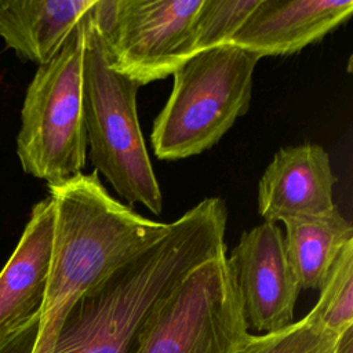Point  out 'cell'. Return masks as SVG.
<instances>
[{"label":"cell","mask_w":353,"mask_h":353,"mask_svg":"<svg viewBox=\"0 0 353 353\" xmlns=\"http://www.w3.org/2000/svg\"><path fill=\"white\" fill-rule=\"evenodd\" d=\"M334 353H353V327L341 335Z\"/></svg>","instance_id":"16"},{"label":"cell","mask_w":353,"mask_h":353,"mask_svg":"<svg viewBox=\"0 0 353 353\" xmlns=\"http://www.w3.org/2000/svg\"><path fill=\"white\" fill-rule=\"evenodd\" d=\"M259 0H203L192 25V57L230 43Z\"/></svg>","instance_id":"14"},{"label":"cell","mask_w":353,"mask_h":353,"mask_svg":"<svg viewBox=\"0 0 353 353\" xmlns=\"http://www.w3.org/2000/svg\"><path fill=\"white\" fill-rule=\"evenodd\" d=\"M309 313L338 335L353 327V240L339 251Z\"/></svg>","instance_id":"13"},{"label":"cell","mask_w":353,"mask_h":353,"mask_svg":"<svg viewBox=\"0 0 353 353\" xmlns=\"http://www.w3.org/2000/svg\"><path fill=\"white\" fill-rule=\"evenodd\" d=\"M95 0H0V37L18 57L50 62Z\"/></svg>","instance_id":"11"},{"label":"cell","mask_w":353,"mask_h":353,"mask_svg":"<svg viewBox=\"0 0 353 353\" xmlns=\"http://www.w3.org/2000/svg\"><path fill=\"white\" fill-rule=\"evenodd\" d=\"M84 48L85 17L59 52L37 68L23 99L17 154L22 170L44 179L48 186L81 174L87 163L83 114Z\"/></svg>","instance_id":"4"},{"label":"cell","mask_w":353,"mask_h":353,"mask_svg":"<svg viewBox=\"0 0 353 353\" xmlns=\"http://www.w3.org/2000/svg\"><path fill=\"white\" fill-rule=\"evenodd\" d=\"M258 61L230 44L186 59L172 73V91L153 121L156 157L181 160L218 143L250 108Z\"/></svg>","instance_id":"3"},{"label":"cell","mask_w":353,"mask_h":353,"mask_svg":"<svg viewBox=\"0 0 353 353\" xmlns=\"http://www.w3.org/2000/svg\"><path fill=\"white\" fill-rule=\"evenodd\" d=\"M54 221V203L50 197L34 204L14 252L0 272V342L41 310Z\"/></svg>","instance_id":"10"},{"label":"cell","mask_w":353,"mask_h":353,"mask_svg":"<svg viewBox=\"0 0 353 353\" xmlns=\"http://www.w3.org/2000/svg\"><path fill=\"white\" fill-rule=\"evenodd\" d=\"M250 335L223 248L150 309L128 353H239Z\"/></svg>","instance_id":"5"},{"label":"cell","mask_w":353,"mask_h":353,"mask_svg":"<svg viewBox=\"0 0 353 353\" xmlns=\"http://www.w3.org/2000/svg\"><path fill=\"white\" fill-rule=\"evenodd\" d=\"M284 245L301 290H320L343 245L353 240L349 221L334 208L314 216L283 221Z\"/></svg>","instance_id":"12"},{"label":"cell","mask_w":353,"mask_h":353,"mask_svg":"<svg viewBox=\"0 0 353 353\" xmlns=\"http://www.w3.org/2000/svg\"><path fill=\"white\" fill-rule=\"evenodd\" d=\"M331 160L323 146L302 143L281 148L273 156L258 185V212L276 223L332 211L334 185Z\"/></svg>","instance_id":"8"},{"label":"cell","mask_w":353,"mask_h":353,"mask_svg":"<svg viewBox=\"0 0 353 353\" xmlns=\"http://www.w3.org/2000/svg\"><path fill=\"white\" fill-rule=\"evenodd\" d=\"M228 210L207 197L170 222L154 244L87 291L69 310L52 353H128L150 309L225 245Z\"/></svg>","instance_id":"1"},{"label":"cell","mask_w":353,"mask_h":353,"mask_svg":"<svg viewBox=\"0 0 353 353\" xmlns=\"http://www.w3.org/2000/svg\"><path fill=\"white\" fill-rule=\"evenodd\" d=\"M203 0H95L91 19L106 58L139 87L172 74L192 57Z\"/></svg>","instance_id":"6"},{"label":"cell","mask_w":353,"mask_h":353,"mask_svg":"<svg viewBox=\"0 0 353 353\" xmlns=\"http://www.w3.org/2000/svg\"><path fill=\"white\" fill-rule=\"evenodd\" d=\"M352 12V0H259L229 44L259 59L292 55L324 39Z\"/></svg>","instance_id":"9"},{"label":"cell","mask_w":353,"mask_h":353,"mask_svg":"<svg viewBox=\"0 0 353 353\" xmlns=\"http://www.w3.org/2000/svg\"><path fill=\"white\" fill-rule=\"evenodd\" d=\"M228 263L248 328L268 334L294 323L301 287L276 223L263 222L243 232Z\"/></svg>","instance_id":"7"},{"label":"cell","mask_w":353,"mask_h":353,"mask_svg":"<svg viewBox=\"0 0 353 353\" xmlns=\"http://www.w3.org/2000/svg\"><path fill=\"white\" fill-rule=\"evenodd\" d=\"M341 335L328 331L307 313L279 331L250 335L239 353H334Z\"/></svg>","instance_id":"15"},{"label":"cell","mask_w":353,"mask_h":353,"mask_svg":"<svg viewBox=\"0 0 353 353\" xmlns=\"http://www.w3.org/2000/svg\"><path fill=\"white\" fill-rule=\"evenodd\" d=\"M91 10L85 15L83 62L87 154L95 167L94 171L103 175L130 205L141 204L160 215L163 194L137 113L139 85L109 63L101 36L91 19Z\"/></svg>","instance_id":"2"}]
</instances>
